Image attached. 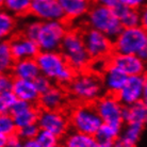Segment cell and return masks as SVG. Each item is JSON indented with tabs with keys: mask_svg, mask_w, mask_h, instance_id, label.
<instances>
[{
	"mask_svg": "<svg viewBox=\"0 0 147 147\" xmlns=\"http://www.w3.org/2000/svg\"><path fill=\"white\" fill-rule=\"evenodd\" d=\"M105 92L101 77L88 70L76 73L67 84L68 95L81 103H95Z\"/></svg>",
	"mask_w": 147,
	"mask_h": 147,
	"instance_id": "6da1fadb",
	"label": "cell"
},
{
	"mask_svg": "<svg viewBox=\"0 0 147 147\" xmlns=\"http://www.w3.org/2000/svg\"><path fill=\"white\" fill-rule=\"evenodd\" d=\"M40 74L49 78L55 84H68L76 75L60 50L40 51L36 57Z\"/></svg>",
	"mask_w": 147,
	"mask_h": 147,
	"instance_id": "7a4b0ae2",
	"label": "cell"
},
{
	"mask_svg": "<svg viewBox=\"0 0 147 147\" xmlns=\"http://www.w3.org/2000/svg\"><path fill=\"white\" fill-rule=\"evenodd\" d=\"M60 52L76 73L88 70L92 61L85 47L82 32L77 29H69L67 31L60 47Z\"/></svg>",
	"mask_w": 147,
	"mask_h": 147,
	"instance_id": "3957f363",
	"label": "cell"
},
{
	"mask_svg": "<svg viewBox=\"0 0 147 147\" xmlns=\"http://www.w3.org/2000/svg\"><path fill=\"white\" fill-rule=\"evenodd\" d=\"M84 22L86 27L100 31L111 38H115L123 29L114 9L98 4H93Z\"/></svg>",
	"mask_w": 147,
	"mask_h": 147,
	"instance_id": "277c9868",
	"label": "cell"
},
{
	"mask_svg": "<svg viewBox=\"0 0 147 147\" xmlns=\"http://www.w3.org/2000/svg\"><path fill=\"white\" fill-rule=\"evenodd\" d=\"M70 127L73 130L96 136L103 124L94 103L78 102L69 111Z\"/></svg>",
	"mask_w": 147,
	"mask_h": 147,
	"instance_id": "5b68a950",
	"label": "cell"
},
{
	"mask_svg": "<svg viewBox=\"0 0 147 147\" xmlns=\"http://www.w3.org/2000/svg\"><path fill=\"white\" fill-rule=\"evenodd\" d=\"M68 30L66 20L42 22L40 32L35 40L40 51L60 50L61 44Z\"/></svg>",
	"mask_w": 147,
	"mask_h": 147,
	"instance_id": "8992f818",
	"label": "cell"
},
{
	"mask_svg": "<svg viewBox=\"0 0 147 147\" xmlns=\"http://www.w3.org/2000/svg\"><path fill=\"white\" fill-rule=\"evenodd\" d=\"M147 40V32L141 26L123 28L113 38L114 52L125 55H139Z\"/></svg>",
	"mask_w": 147,
	"mask_h": 147,
	"instance_id": "52a82bcc",
	"label": "cell"
},
{
	"mask_svg": "<svg viewBox=\"0 0 147 147\" xmlns=\"http://www.w3.org/2000/svg\"><path fill=\"white\" fill-rule=\"evenodd\" d=\"M81 32L84 40L85 47L92 59L110 58L114 53L113 38L88 27Z\"/></svg>",
	"mask_w": 147,
	"mask_h": 147,
	"instance_id": "ba28073f",
	"label": "cell"
},
{
	"mask_svg": "<svg viewBox=\"0 0 147 147\" xmlns=\"http://www.w3.org/2000/svg\"><path fill=\"white\" fill-rule=\"evenodd\" d=\"M96 110L100 118L106 124L123 126L124 121V109L125 107L119 101L117 96L114 94H103L95 103Z\"/></svg>",
	"mask_w": 147,
	"mask_h": 147,
	"instance_id": "9c48e42d",
	"label": "cell"
},
{
	"mask_svg": "<svg viewBox=\"0 0 147 147\" xmlns=\"http://www.w3.org/2000/svg\"><path fill=\"white\" fill-rule=\"evenodd\" d=\"M37 125L40 129L52 132L59 139L64 138L69 132V116L62 110H40Z\"/></svg>",
	"mask_w": 147,
	"mask_h": 147,
	"instance_id": "30bf717a",
	"label": "cell"
},
{
	"mask_svg": "<svg viewBox=\"0 0 147 147\" xmlns=\"http://www.w3.org/2000/svg\"><path fill=\"white\" fill-rule=\"evenodd\" d=\"M30 15L40 22L65 20L59 0H32Z\"/></svg>",
	"mask_w": 147,
	"mask_h": 147,
	"instance_id": "8fae6325",
	"label": "cell"
},
{
	"mask_svg": "<svg viewBox=\"0 0 147 147\" xmlns=\"http://www.w3.org/2000/svg\"><path fill=\"white\" fill-rule=\"evenodd\" d=\"M110 63L128 76H142L147 70V64L139 55H125L114 52L110 57Z\"/></svg>",
	"mask_w": 147,
	"mask_h": 147,
	"instance_id": "7c38bea8",
	"label": "cell"
},
{
	"mask_svg": "<svg viewBox=\"0 0 147 147\" xmlns=\"http://www.w3.org/2000/svg\"><path fill=\"white\" fill-rule=\"evenodd\" d=\"M9 44L15 60L36 59L40 52L37 43L20 32L9 38Z\"/></svg>",
	"mask_w": 147,
	"mask_h": 147,
	"instance_id": "4fadbf2b",
	"label": "cell"
},
{
	"mask_svg": "<svg viewBox=\"0 0 147 147\" xmlns=\"http://www.w3.org/2000/svg\"><path fill=\"white\" fill-rule=\"evenodd\" d=\"M145 80H146V75L131 76L128 78L126 84L116 94L117 98L124 107H128L139 101H142Z\"/></svg>",
	"mask_w": 147,
	"mask_h": 147,
	"instance_id": "5bb4252c",
	"label": "cell"
},
{
	"mask_svg": "<svg viewBox=\"0 0 147 147\" xmlns=\"http://www.w3.org/2000/svg\"><path fill=\"white\" fill-rule=\"evenodd\" d=\"M40 109L36 103H31L24 100H18L10 113L14 117L17 127L22 128L25 126L37 124Z\"/></svg>",
	"mask_w": 147,
	"mask_h": 147,
	"instance_id": "9a60e30c",
	"label": "cell"
},
{
	"mask_svg": "<svg viewBox=\"0 0 147 147\" xmlns=\"http://www.w3.org/2000/svg\"><path fill=\"white\" fill-rule=\"evenodd\" d=\"M68 93L60 84H53L40 96L37 106L40 110H62L65 107Z\"/></svg>",
	"mask_w": 147,
	"mask_h": 147,
	"instance_id": "2e32d148",
	"label": "cell"
},
{
	"mask_svg": "<svg viewBox=\"0 0 147 147\" xmlns=\"http://www.w3.org/2000/svg\"><path fill=\"white\" fill-rule=\"evenodd\" d=\"M66 22L85 18L93 5L92 0H59Z\"/></svg>",
	"mask_w": 147,
	"mask_h": 147,
	"instance_id": "e0dca14e",
	"label": "cell"
},
{
	"mask_svg": "<svg viewBox=\"0 0 147 147\" xmlns=\"http://www.w3.org/2000/svg\"><path fill=\"white\" fill-rule=\"evenodd\" d=\"M128 76L119 68L115 67L110 63L107 70L102 74L101 80L103 83L105 91L109 94L116 95L128 80Z\"/></svg>",
	"mask_w": 147,
	"mask_h": 147,
	"instance_id": "ac0fdd59",
	"label": "cell"
},
{
	"mask_svg": "<svg viewBox=\"0 0 147 147\" xmlns=\"http://www.w3.org/2000/svg\"><path fill=\"white\" fill-rule=\"evenodd\" d=\"M11 74L15 79H27L33 81L40 75V70L36 59H22L15 61Z\"/></svg>",
	"mask_w": 147,
	"mask_h": 147,
	"instance_id": "d6986e66",
	"label": "cell"
},
{
	"mask_svg": "<svg viewBox=\"0 0 147 147\" xmlns=\"http://www.w3.org/2000/svg\"><path fill=\"white\" fill-rule=\"evenodd\" d=\"M12 91L18 100H24L36 105L40 96L37 88H35L34 81L27 79H15Z\"/></svg>",
	"mask_w": 147,
	"mask_h": 147,
	"instance_id": "ffe728a7",
	"label": "cell"
},
{
	"mask_svg": "<svg viewBox=\"0 0 147 147\" xmlns=\"http://www.w3.org/2000/svg\"><path fill=\"white\" fill-rule=\"evenodd\" d=\"M65 147H97L98 141L95 136L71 130L63 138Z\"/></svg>",
	"mask_w": 147,
	"mask_h": 147,
	"instance_id": "44dd1931",
	"label": "cell"
},
{
	"mask_svg": "<svg viewBox=\"0 0 147 147\" xmlns=\"http://www.w3.org/2000/svg\"><path fill=\"white\" fill-rule=\"evenodd\" d=\"M124 121L126 124H139L147 125V105L143 101L125 107L124 109Z\"/></svg>",
	"mask_w": 147,
	"mask_h": 147,
	"instance_id": "7402d4cb",
	"label": "cell"
},
{
	"mask_svg": "<svg viewBox=\"0 0 147 147\" xmlns=\"http://www.w3.org/2000/svg\"><path fill=\"white\" fill-rule=\"evenodd\" d=\"M113 9L116 15H117L123 28H133V27L140 26L141 17L139 10H134L131 7H125L121 3H118Z\"/></svg>",
	"mask_w": 147,
	"mask_h": 147,
	"instance_id": "603a6c76",
	"label": "cell"
},
{
	"mask_svg": "<svg viewBox=\"0 0 147 147\" xmlns=\"http://www.w3.org/2000/svg\"><path fill=\"white\" fill-rule=\"evenodd\" d=\"M144 126L139 124H126L118 140L125 147H136L143 133Z\"/></svg>",
	"mask_w": 147,
	"mask_h": 147,
	"instance_id": "cb8c5ba5",
	"label": "cell"
},
{
	"mask_svg": "<svg viewBox=\"0 0 147 147\" xmlns=\"http://www.w3.org/2000/svg\"><path fill=\"white\" fill-rule=\"evenodd\" d=\"M0 1L2 10L13 14L17 18L30 15L32 0H0Z\"/></svg>",
	"mask_w": 147,
	"mask_h": 147,
	"instance_id": "d4e9b609",
	"label": "cell"
},
{
	"mask_svg": "<svg viewBox=\"0 0 147 147\" xmlns=\"http://www.w3.org/2000/svg\"><path fill=\"white\" fill-rule=\"evenodd\" d=\"M17 17L7 11L0 13V36L3 40L11 38L17 30Z\"/></svg>",
	"mask_w": 147,
	"mask_h": 147,
	"instance_id": "484cf974",
	"label": "cell"
},
{
	"mask_svg": "<svg viewBox=\"0 0 147 147\" xmlns=\"http://www.w3.org/2000/svg\"><path fill=\"white\" fill-rule=\"evenodd\" d=\"M121 130H123V126L103 123L95 136L98 142L113 143V142L119 139Z\"/></svg>",
	"mask_w": 147,
	"mask_h": 147,
	"instance_id": "4316f807",
	"label": "cell"
},
{
	"mask_svg": "<svg viewBox=\"0 0 147 147\" xmlns=\"http://www.w3.org/2000/svg\"><path fill=\"white\" fill-rule=\"evenodd\" d=\"M16 60L13 57L9 40H2L0 43V70L1 74L11 73V69Z\"/></svg>",
	"mask_w": 147,
	"mask_h": 147,
	"instance_id": "83f0119b",
	"label": "cell"
},
{
	"mask_svg": "<svg viewBox=\"0 0 147 147\" xmlns=\"http://www.w3.org/2000/svg\"><path fill=\"white\" fill-rule=\"evenodd\" d=\"M18 127L11 113H2L0 115V134L12 136L17 134Z\"/></svg>",
	"mask_w": 147,
	"mask_h": 147,
	"instance_id": "f1b7e54d",
	"label": "cell"
},
{
	"mask_svg": "<svg viewBox=\"0 0 147 147\" xmlns=\"http://www.w3.org/2000/svg\"><path fill=\"white\" fill-rule=\"evenodd\" d=\"M18 98L16 97L13 91H5L0 92V112L2 113H10Z\"/></svg>",
	"mask_w": 147,
	"mask_h": 147,
	"instance_id": "f546056e",
	"label": "cell"
},
{
	"mask_svg": "<svg viewBox=\"0 0 147 147\" xmlns=\"http://www.w3.org/2000/svg\"><path fill=\"white\" fill-rule=\"evenodd\" d=\"M35 140L40 143L42 147H50L59 143V138L50 131L45 130V129H40Z\"/></svg>",
	"mask_w": 147,
	"mask_h": 147,
	"instance_id": "4dcf8cb0",
	"label": "cell"
},
{
	"mask_svg": "<svg viewBox=\"0 0 147 147\" xmlns=\"http://www.w3.org/2000/svg\"><path fill=\"white\" fill-rule=\"evenodd\" d=\"M110 65V58H98V59H92L88 70L91 73L102 76V74L107 70V68Z\"/></svg>",
	"mask_w": 147,
	"mask_h": 147,
	"instance_id": "1f68e13d",
	"label": "cell"
},
{
	"mask_svg": "<svg viewBox=\"0 0 147 147\" xmlns=\"http://www.w3.org/2000/svg\"><path fill=\"white\" fill-rule=\"evenodd\" d=\"M40 24H42V22L38 20V19L29 20V22H27L26 24L24 25L22 32L25 34V35H27L28 37L35 40L37 37V34L40 32Z\"/></svg>",
	"mask_w": 147,
	"mask_h": 147,
	"instance_id": "d6a6232c",
	"label": "cell"
},
{
	"mask_svg": "<svg viewBox=\"0 0 147 147\" xmlns=\"http://www.w3.org/2000/svg\"><path fill=\"white\" fill-rule=\"evenodd\" d=\"M40 126L37 124H32V125H28L25 127L18 129L17 131V136L22 141L25 140H31V139H35L37 133L40 131Z\"/></svg>",
	"mask_w": 147,
	"mask_h": 147,
	"instance_id": "836d02e7",
	"label": "cell"
},
{
	"mask_svg": "<svg viewBox=\"0 0 147 147\" xmlns=\"http://www.w3.org/2000/svg\"><path fill=\"white\" fill-rule=\"evenodd\" d=\"M33 81H34V84H35V88H37V91H38V93H40V95L44 94L45 92H47L48 90L53 85V82L49 78H47L46 76L42 75V74Z\"/></svg>",
	"mask_w": 147,
	"mask_h": 147,
	"instance_id": "e575fe53",
	"label": "cell"
},
{
	"mask_svg": "<svg viewBox=\"0 0 147 147\" xmlns=\"http://www.w3.org/2000/svg\"><path fill=\"white\" fill-rule=\"evenodd\" d=\"M15 78L11 73L1 74L0 76V92H5V91H12L13 84H14Z\"/></svg>",
	"mask_w": 147,
	"mask_h": 147,
	"instance_id": "d590c367",
	"label": "cell"
},
{
	"mask_svg": "<svg viewBox=\"0 0 147 147\" xmlns=\"http://www.w3.org/2000/svg\"><path fill=\"white\" fill-rule=\"evenodd\" d=\"M118 2L125 7L139 10V11L147 5V0H118Z\"/></svg>",
	"mask_w": 147,
	"mask_h": 147,
	"instance_id": "8d00e7d4",
	"label": "cell"
},
{
	"mask_svg": "<svg viewBox=\"0 0 147 147\" xmlns=\"http://www.w3.org/2000/svg\"><path fill=\"white\" fill-rule=\"evenodd\" d=\"M93 4H98V5H103V7H115L119 2L118 0H92Z\"/></svg>",
	"mask_w": 147,
	"mask_h": 147,
	"instance_id": "74e56055",
	"label": "cell"
},
{
	"mask_svg": "<svg viewBox=\"0 0 147 147\" xmlns=\"http://www.w3.org/2000/svg\"><path fill=\"white\" fill-rule=\"evenodd\" d=\"M5 147H22V141L19 139L17 134L9 136V141Z\"/></svg>",
	"mask_w": 147,
	"mask_h": 147,
	"instance_id": "f35d334b",
	"label": "cell"
},
{
	"mask_svg": "<svg viewBox=\"0 0 147 147\" xmlns=\"http://www.w3.org/2000/svg\"><path fill=\"white\" fill-rule=\"evenodd\" d=\"M140 17H141L140 26L147 32V5L144 7L142 10H140Z\"/></svg>",
	"mask_w": 147,
	"mask_h": 147,
	"instance_id": "ab89813d",
	"label": "cell"
},
{
	"mask_svg": "<svg viewBox=\"0 0 147 147\" xmlns=\"http://www.w3.org/2000/svg\"><path fill=\"white\" fill-rule=\"evenodd\" d=\"M22 147H42L35 139L22 141Z\"/></svg>",
	"mask_w": 147,
	"mask_h": 147,
	"instance_id": "60d3db41",
	"label": "cell"
},
{
	"mask_svg": "<svg viewBox=\"0 0 147 147\" xmlns=\"http://www.w3.org/2000/svg\"><path fill=\"white\" fill-rule=\"evenodd\" d=\"M139 55L141 57V59L143 60L144 62L147 64V40H146V42H145V45L143 46L141 52L139 53Z\"/></svg>",
	"mask_w": 147,
	"mask_h": 147,
	"instance_id": "b9f144b4",
	"label": "cell"
},
{
	"mask_svg": "<svg viewBox=\"0 0 147 147\" xmlns=\"http://www.w3.org/2000/svg\"><path fill=\"white\" fill-rule=\"evenodd\" d=\"M142 101H143L145 105H147V76H146V80H145V85H144L143 96H142Z\"/></svg>",
	"mask_w": 147,
	"mask_h": 147,
	"instance_id": "7bdbcfd3",
	"label": "cell"
},
{
	"mask_svg": "<svg viewBox=\"0 0 147 147\" xmlns=\"http://www.w3.org/2000/svg\"><path fill=\"white\" fill-rule=\"evenodd\" d=\"M9 141V136H4V134H0V147H5Z\"/></svg>",
	"mask_w": 147,
	"mask_h": 147,
	"instance_id": "ee69618b",
	"label": "cell"
},
{
	"mask_svg": "<svg viewBox=\"0 0 147 147\" xmlns=\"http://www.w3.org/2000/svg\"><path fill=\"white\" fill-rule=\"evenodd\" d=\"M112 147H125V146H124V144L121 143L119 140H116L115 142L112 143Z\"/></svg>",
	"mask_w": 147,
	"mask_h": 147,
	"instance_id": "f6af8a7d",
	"label": "cell"
},
{
	"mask_svg": "<svg viewBox=\"0 0 147 147\" xmlns=\"http://www.w3.org/2000/svg\"><path fill=\"white\" fill-rule=\"evenodd\" d=\"M97 147H112V143H105V142H98Z\"/></svg>",
	"mask_w": 147,
	"mask_h": 147,
	"instance_id": "bcb514c9",
	"label": "cell"
},
{
	"mask_svg": "<svg viewBox=\"0 0 147 147\" xmlns=\"http://www.w3.org/2000/svg\"><path fill=\"white\" fill-rule=\"evenodd\" d=\"M50 147H65L63 144H60V143H58V144H55V145H53V146H50Z\"/></svg>",
	"mask_w": 147,
	"mask_h": 147,
	"instance_id": "7dc6e473",
	"label": "cell"
}]
</instances>
